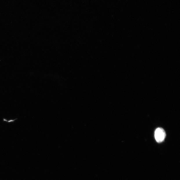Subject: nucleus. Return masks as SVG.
Wrapping results in <instances>:
<instances>
[{"mask_svg": "<svg viewBox=\"0 0 180 180\" xmlns=\"http://www.w3.org/2000/svg\"><path fill=\"white\" fill-rule=\"evenodd\" d=\"M17 119H18L17 118H16L14 119H10V120H8H8L7 119H6L3 118V121L4 122H6L7 123H14V122Z\"/></svg>", "mask_w": 180, "mask_h": 180, "instance_id": "nucleus-2", "label": "nucleus"}, {"mask_svg": "<svg viewBox=\"0 0 180 180\" xmlns=\"http://www.w3.org/2000/svg\"><path fill=\"white\" fill-rule=\"evenodd\" d=\"M166 133L163 128H158L155 132L154 136L155 140L158 143H160L164 141L166 137Z\"/></svg>", "mask_w": 180, "mask_h": 180, "instance_id": "nucleus-1", "label": "nucleus"}]
</instances>
